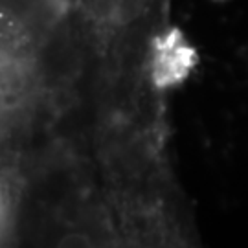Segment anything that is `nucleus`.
<instances>
[{"label": "nucleus", "mask_w": 248, "mask_h": 248, "mask_svg": "<svg viewBox=\"0 0 248 248\" xmlns=\"http://www.w3.org/2000/svg\"><path fill=\"white\" fill-rule=\"evenodd\" d=\"M112 20L120 24H127L138 17L143 6V0H107Z\"/></svg>", "instance_id": "2"}, {"label": "nucleus", "mask_w": 248, "mask_h": 248, "mask_svg": "<svg viewBox=\"0 0 248 248\" xmlns=\"http://www.w3.org/2000/svg\"><path fill=\"white\" fill-rule=\"evenodd\" d=\"M186 48L180 45L168 43V48H164V53L158 59V79L175 81L184 74V64H186Z\"/></svg>", "instance_id": "1"}]
</instances>
